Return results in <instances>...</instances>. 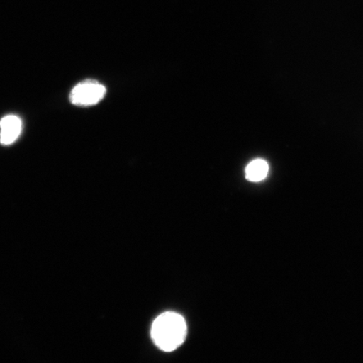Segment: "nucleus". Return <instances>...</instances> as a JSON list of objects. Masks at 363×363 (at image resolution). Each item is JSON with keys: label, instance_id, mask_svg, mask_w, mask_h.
<instances>
[{"label": "nucleus", "instance_id": "1", "mask_svg": "<svg viewBox=\"0 0 363 363\" xmlns=\"http://www.w3.org/2000/svg\"><path fill=\"white\" fill-rule=\"evenodd\" d=\"M187 337V324L184 317L175 312L159 315L152 328V338L158 348L172 352L179 348Z\"/></svg>", "mask_w": 363, "mask_h": 363}, {"label": "nucleus", "instance_id": "2", "mask_svg": "<svg viewBox=\"0 0 363 363\" xmlns=\"http://www.w3.org/2000/svg\"><path fill=\"white\" fill-rule=\"evenodd\" d=\"M106 91V88L98 81L85 80L72 89L69 101L76 106H92L102 101Z\"/></svg>", "mask_w": 363, "mask_h": 363}, {"label": "nucleus", "instance_id": "3", "mask_svg": "<svg viewBox=\"0 0 363 363\" xmlns=\"http://www.w3.org/2000/svg\"><path fill=\"white\" fill-rule=\"evenodd\" d=\"M0 143L3 146H10L19 138L22 130V122L19 117L6 116L0 121Z\"/></svg>", "mask_w": 363, "mask_h": 363}, {"label": "nucleus", "instance_id": "4", "mask_svg": "<svg viewBox=\"0 0 363 363\" xmlns=\"http://www.w3.org/2000/svg\"><path fill=\"white\" fill-rule=\"evenodd\" d=\"M269 166L263 159L257 158L255 160L250 162L246 167V179L252 182V183H257L267 178L269 174Z\"/></svg>", "mask_w": 363, "mask_h": 363}]
</instances>
